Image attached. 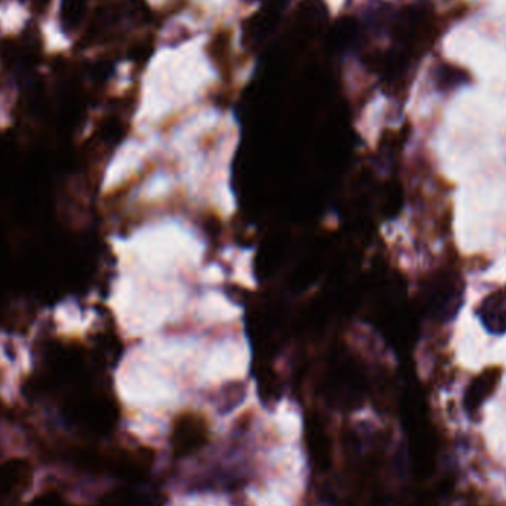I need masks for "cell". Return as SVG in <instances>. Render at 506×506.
I'll use <instances>...</instances> for the list:
<instances>
[{"label": "cell", "instance_id": "6da1fadb", "mask_svg": "<svg viewBox=\"0 0 506 506\" xmlns=\"http://www.w3.org/2000/svg\"><path fill=\"white\" fill-rule=\"evenodd\" d=\"M481 317L490 332H506V293H494L487 298L481 308Z\"/></svg>", "mask_w": 506, "mask_h": 506}, {"label": "cell", "instance_id": "7a4b0ae2", "mask_svg": "<svg viewBox=\"0 0 506 506\" xmlns=\"http://www.w3.org/2000/svg\"><path fill=\"white\" fill-rule=\"evenodd\" d=\"M83 13V0H63L61 21L70 29H74L80 21Z\"/></svg>", "mask_w": 506, "mask_h": 506}]
</instances>
